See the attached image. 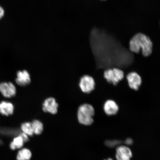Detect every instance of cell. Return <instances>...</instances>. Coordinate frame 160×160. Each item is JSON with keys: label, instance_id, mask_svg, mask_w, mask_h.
Masks as SVG:
<instances>
[{"label": "cell", "instance_id": "7c38bea8", "mask_svg": "<svg viewBox=\"0 0 160 160\" xmlns=\"http://www.w3.org/2000/svg\"><path fill=\"white\" fill-rule=\"evenodd\" d=\"M14 111V106L10 102L2 101L0 102V114L8 116L12 115Z\"/></svg>", "mask_w": 160, "mask_h": 160}, {"label": "cell", "instance_id": "5bb4252c", "mask_svg": "<svg viewBox=\"0 0 160 160\" xmlns=\"http://www.w3.org/2000/svg\"><path fill=\"white\" fill-rule=\"evenodd\" d=\"M24 141L20 136L14 138L10 144V148L12 150L21 149L24 145Z\"/></svg>", "mask_w": 160, "mask_h": 160}, {"label": "cell", "instance_id": "8fae6325", "mask_svg": "<svg viewBox=\"0 0 160 160\" xmlns=\"http://www.w3.org/2000/svg\"><path fill=\"white\" fill-rule=\"evenodd\" d=\"M104 111L106 114L108 116L115 115L119 111V107L113 100H108L104 105Z\"/></svg>", "mask_w": 160, "mask_h": 160}, {"label": "cell", "instance_id": "6da1fadb", "mask_svg": "<svg viewBox=\"0 0 160 160\" xmlns=\"http://www.w3.org/2000/svg\"><path fill=\"white\" fill-rule=\"evenodd\" d=\"M91 46L97 69L126 68L134 60L132 53L113 40L92 39Z\"/></svg>", "mask_w": 160, "mask_h": 160}, {"label": "cell", "instance_id": "ba28073f", "mask_svg": "<svg viewBox=\"0 0 160 160\" xmlns=\"http://www.w3.org/2000/svg\"><path fill=\"white\" fill-rule=\"evenodd\" d=\"M129 87L131 89L138 91L141 85L142 81L141 77L135 72H132L127 76Z\"/></svg>", "mask_w": 160, "mask_h": 160}, {"label": "cell", "instance_id": "3957f363", "mask_svg": "<svg viewBox=\"0 0 160 160\" xmlns=\"http://www.w3.org/2000/svg\"><path fill=\"white\" fill-rule=\"evenodd\" d=\"M95 110L91 105L84 104L80 106L78 110V119L79 122L85 125H90L93 122V117Z\"/></svg>", "mask_w": 160, "mask_h": 160}, {"label": "cell", "instance_id": "30bf717a", "mask_svg": "<svg viewBox=\"0 0 160 160\" xmlns=\"http://www.w3.org/2000/svg\"><path fill=\"white\" fill-rule=\"evenodd\" d=\"M15 82L18 85L21 87H25L29 84L31 78L29 72L25 70L18 71Z\"/></svg>", "mask_w": 160, "mask_h": 160}, {"label": "cell", "instance_id": "52a82bcc", "mask_svg": "<svg viewBox=\"0 0 160 160\" xmlns=\"http://www.w3.org/2000/svg\"><path fill=\"white\" fill-rule=\"evenodd\" d=\"M59 104L55 98H48L42 104V109L45 112L49 113L52 114H56L58 111Z\"/></svg>", "mask_w": 160, "mask_h": 160}, {"label": "cell", "instance_id": "8992f818", "mask_svg": "<svg viewBox=\"0 0 160 160\" xmlns=\"http://www.w3.org/2000/svg\"><path fill=\"white\" fill-rule=\"evenodd\" d=\"M0 92L3 97L11 98L14 97L17 93L15 86L11 82H3L0 83Z\"/></svg>", "mask_w": 160, "mask_h": 160}, {"label": "cell", "instance_id": "ac0fdd59", "mask_svg": "<svg viewBox=\"0 0 160 160\" xmlns=\"http://www.w3.org/2000/svg\"><path fill=\"white\" fill-rule=\"evenodd\" d=\"M107 143V145H109L110 147L112 146V147H113L114 146H115L119 144V141H109L107 142H106Z\"/></svg>", "mask_w": 160, "mask_h": 160}, {"label": "cell", "instance_id": "7a4b0ae2", "mask_svg": "<svg viewBox=\"0 0 160 160\" xmlns=\"http://www.w3.org/2000/svg\"><path fill=\"white\" fill-rule=\"evenodd\" d=\"M152 48L153 43L149 38L142 33L137 34L130 41V51L138 53L141 49L142 54L145 57L151 54Z\"/></svg>", "mask_w": 160, "mask_h": 160}, {"label": "cell", "instance_id": "2e32d148", "mask_svg": "<svg viewBox=\"0 0 160 160\" xmlns=\"http://www.w3.org/2000/svg\"><path fill=\"white\" fill-rule=\"evenodd\" d=\"M21 129L23 132L27 135L32 136L34 134L31 123L26 122L23 123L21 125Z\"/></svg>", "mask_w": 160, "mask_h": 160}, {"label": "cell", "instance_id": "277c9868", "mask_svg": "<svg viewBox=\"0 0 160 160\" xmlns=\"http://www.w3.org/2000/svg\"><path fill=\"white\" fill-rule=\"evenodd\" d=\"M104 77L108 82L116 86L124 77V73L118 68L106 69L104 72Z\"/></svg>", "mask_w": 160, "mask_h": 160}, {"label": "cell", "instance_id": "d6986e66", "mask_svg": "<svg viewBox=\"0 0 160 160\" xmlns=\"http://www.w3.org/2000/svg\"><path fill=\"white\" fill-rule=\"evenodd\" d=\"M5 11L0 6V19L3 17L4 15Z\"/></svg>", "mask_w": 160, "mask_h": 160}, {"label": "cell", "instance_id": "4fadbf2b", "mask_svg": "<svg viewBox=\"0 0 160 160\" xmlns=\"http://www.w3.org/2000/svg\"><path fill=\"white\" fill-rule=\"evenodd\" d=\"M32 154L31 151L27 148H23L20 150L17 157V160H30Z\"/></svg>", "mask_w": 160, "mask_h": 160}, {"label": "cell", "instance_id": "44dd1931", "mask_svg": "<svg viewBox=\"0 0 160 160\" xmlns=\"http://www.w3.org/2000/svg\"><path fill=\"white\" fill-rule=\"evenodd\" d=\"M113 160L111 158H108L107 160Z\"/></svg>", "mask_w": 160, "mask_h": 160}, {"label": "cell", "instance_id": "9c48e42d", "mask_svg": "<svg viewBox=\"0 0 160 160\" xmlns=\"http://www.w3.org/2000/svg\"><path fill=\"white\" fill-rule=\"evenodd\" d=\"M132 153L127 146H121L116 150V157L117 160H131Z\"/></svg>", "mask_w": 160, "mask_h": 160}, {"label": "cell", "instance_id": "ffe728a7", "mask_svg": "<svg viewBox=\"0 0 160 160\" xmlns=\"http://www.w3.org/2000/svg\"><path fill=\"white\" fill-rule=\"evenodd\" d=\"M132 143V140L131 139H128L126 140L125 143L127 144V145H131Z\"/></svg>", "mask_w": 160, "mask_h": 160}, {"label": "cell", "instance_id": "9a60e30c", "mask_svg": "<svg viewBox=\"0 0 160 160\" xmlns=\"http://www.w3.org/2000/svg\"><path fill=\"white\" fill-rule=\"evenodd\" d=\"M33 133L39 135L42 132L43 130V123L39 120H35L31 123Z\"/></svg>", "mask_w": 160, "mask_h": 160}, {"label": "cell", "instance_id": "5b68a950", "mask_svg": "<svg viewBox=\"0 0 160 160\" xmlns=\"http://www.w3.org/2000/svg\"><path fill=\"white\" fill-rule=\"evenodd\" d=\"M79 86L83 92L89 93L95 89V83L94 80L91 76L84 75L80 79Z\"/></svg>", "mask_w": 160, "mask_h": 160}, {"label": "cell", "instance_id": "e0dca14e", "mask_svg": "<svg viewBox=\"0 0 160 160\" xmlns=\"http://www.w3.org/2000/svg\"><path fill=\"white\" fill-rule=\"evenodd\" d=\"M19 136L22 138V139H23L24 142H26L29 141V139L28 137V135L26 134L25 133L23 132L21 133Z\"/></svg>", "mask_w": 160, "mask_h": 160}]
</instances>
